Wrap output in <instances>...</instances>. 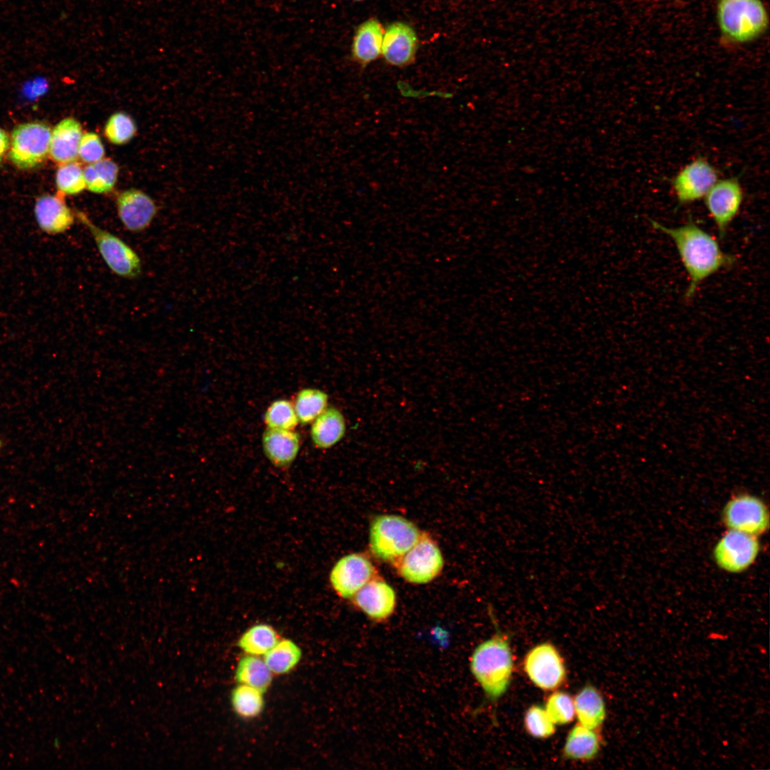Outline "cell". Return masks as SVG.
<instances>
[{
	"instance_id": "6da1fadb",
	"label": "cell",
	"mask_w": 770,
	"mask_h": 770,
	"mask_svg": "<svg viewBox=\"0 0 770 770\" xmlns=\"http://www.w3.org/2000/svg\"><path fill=\"white\" fill-rule=\"evenodd\" d=\"M652 227L669 236L674 242L685 268L689 283L685 297H693L698 286L718 271L729 267L736 257L722 250L718 240L692 219L678 227H667L650 220Z\"/></svg>"
},
{
	"instance_id": "7a4b0ae2",
	"label": "cell",
	"mask_w": 770,
	"mask_h": 770,
	"mask_svg": "<svg viewBox=\"0 0 770 770\" xmlns=\"http://www.w3.org/2000/svg\"><path fill=\"white\" fill-rule=\"evenodd\" d=\"M471 672L491 700L507 690L513 674V660L508 641L497 634L474 650L471 658Z\"/></svg>"
},
{
	"instance_id": "3957f363",
	"label": "cell",
	"mask_w": 770,
	"mask_h": 770,
	"mask_svg": "<svg viewBox=\"0 0 770 770\" xmlns=\"http://www.w3.org/2000/svg\"><path fill=\"white\" fill-rule=\"evenodd\" d=\"M717 17L722 34L734 43L751 41L769 26L768 14L761 0H719Z\"/></svg>"
},
{
	"instance_id": "277c9868",
	"label": "cell",
	"mask_w": 770,
	"mask_h": 770,
	"mask_svg": "<svg viewBox=\"0 0 770 770\" xmlns=\"http://www.w3.org/2000/svg\"><path fill=\"white\" fill-rule=\"evenodd\" d=\"M421 533L414 523L404 517L380 515L371 523L370 549L378 558L394 564L418 541Z\"/></svg>"
},
{
	"instance_id": "5b68a950",
	"label": "cell",
	"mask_w": 770,
	"mask_h": 770,
	"mask_svg": "<svg viewBox=\"0 0 770 770\" xmlns=\"http://www.w3.org/2000/svg\"><path fill=\"white\" fill-rule=\"evenodd\" d=\"M76 217L91 234L104 262L114 274L127 279L136 278L140 274L141 260L131 247L95 225L85 214L78 212Z\"/></svg>"
},
{
	"instance_id": "8992f818",
	"label": "cell",
	"mask_w": 770,
	"mask_h": 770,
	"mask_svg": "<svg viewBox=\"0 0 770 770\" xmlns=\"http://www.w3.org/2000/svg\"><path fill=\"white\" fill-rule=\"evenodd\" d=\"M443 558L436 542L422 532L418 541L396 563L398 574L413 584L428 583L439 575Z\"/></svg>"
},
{
	"instance_id": "52a82bcc",
	"label": "cell",
	"mask_w": 770,
	"mask_h": 770,
	"mask_svg": "<svg viewBox=\"0 0 770 770\" xmlns=\"http://www.w3.org/2000/svg\"><path fill=\"white\" fill-rule=\"evenodd\" d=\"M51 135V128L42 122L32 121L17 125L11 134L9 159L23 170L41 165L49 153Z\"/></svg>"
},
{
	"instance_id": "ba28073f",
	"label": "cell",
	"mask_w": 770,
	"mask_h": 770,
	"mask_svg": "<svg viewBox=\"0 0 770 770\" xmlns=\"http://www.w3.org/2000/svg\"><path fill=\"white\" fill-rule=\"evenodd\" d=\"M722 519L729 530L759 536L769 528V512L758 497L741 494L731 498L724 505Z\"/></svg>"
},
{
	"instance_id": "9c48e42d",
	"label": "cell",
	"mask_w": 770,
	"mask_h": 770,
	"mask_svg": "<svg viewBox=\"0 0 770 770\" xmlns=\"http://www.w3.org/2000/svg\"><path fill=\"white\" fill-rule=\"evenodd\" d=\"M760 550L757 536L729 530L717 543L713 557L722 570L739 573L747 570L756 560Z\"/></svg>"
},
{
	"instance_id": "30bf717a",
	"label": "cell",
	"mask_w": 770,
	"mask_h": 770,
	"mask_svg": "<svg viewBox=\"0 0 770 770\" xmlns=\"http://www.w3.org/2000/svg\"><path fill=\"white\" fill-rule=\"evenodd\" d=\"M524 670L531 682L543 690L558 689L566 677L563 658L550 643L538 645L526 654Z\"/></svg>"
},
{
	"instance_id": "8fae6325",
	"label": "cell",
	"mask_w": 770,
	"mask_h": 770,
	"mask_svg": "<svg viewBox=\"0 0 770 770\" xmlns=\"http://www.w3.org/2000/svg\"><path fill=\"white\" fill-rule=\"evenodd\" d=\"M706 207L722 239L739 213L743 200L742 187L736 178L717 180L704 196Z\"/></svg>"
},
{
	"instance_id": "7c38bea8",
	"label": "cell",
	"mask_w": 770,
	"mask_h": 770,
	"mask_svg": "<svg viewBox=\"0 0 770 770\" xmlns=\"http://www.w3.org/2000/svg\"><path fill=\"white\" fill-rule=\"evenodd\" d=\"M376 575L375 567L364 555L353 553L339 558L329 573V582L335 593L350 599Z\"/></svg>"
},
{
	"instance_id": "4fadbf2b",
	"label": "cell",
	"mask_w": 770,
	"mask_h": 770,
	"mask_svg": "<svg viewBox=\"0 0 770 770\" xmlns=\"http://www.w3.org/2000/svg\"><path fill=\"white\" fill-rule=\"evenodd\" d=\"M718 180V172L705 158L699 157L684 166L672 180V188L679 205H686L704 197Z\"/></svg>"
},
{
	"instance_id": "5bb4252c",
	"label": "cell",
	"mask_w": 770,
	"mask_h": 770,
	"mask_svg": "<svg viewBox=\"0 0 770 770\" xmlns=\"http://www.w3.org/2000/svg\"><path fill=\"white\" fill-rule=\"evenodd\" d=\"M116 207L121 223L131 232L145 230L152 223L158 210L150 195L135 188L123 190L118 195Z\"/></svg>"
},
{
	"instance_id": "9a60e30c",
	"label": "cell",
	"mask_w": 770,
	"mask_h": 770,
	"mask_svg": "<svg viewBox=\"0 0 770 770\" xmlns=\"http://www.w3.org/2000/svg\"><path fill=\"white\" fill-rule=\"evenodd\" d=\"M351 600L359 610L377 622L388 619L393 614L396 604V593L392 587L376 575Z\"/></svg>"
},
{
	"instance_id": "2e32d148",
	"label": "cell",
	"mask_w": 770,
	"mask_h": 770,
	"mask_svg": "<svg viewBox=\"0 0 770 770\" xmlns=\"http://www.w3.org/2000/svg\"><path fill=\"white\" fill-rule=\"evenodd\" d=\"M417 49V36L408 24L396 22L390 24L384 33L381 53L391 65L403 67L414 59Z\"/></svg>"
},
{
	"instance_id": "e0dca14e",
	"label": "cell",
	"mask_w": 770,
	"mask_h": 770,
	"mask_svg": "<svg viewBox=\"0 0 770 770\" xmlns=\"http://www.w3.org/2000/svg\"><path fill=\"white\" fill-rule=\"evenodd\" d=\"M34 215L39 228L50 235L66 232L75 220L73 212L61 193L40 196L35 203Z\"/></svg>"
},
{
	"instance_id": "ac0fdd59",
	"label": "cell",
	"mask_w": 770,
	"mask_h": 770,
	"mask_svg": "<svg viewBox=\"0 0 770 770\" xmlns=\"http://www.w3.org/2000/svg\"><path fill=\"white\" fill-rule=\"evenodd\" d=\"M82 135V126L76 119L68 117L61 120L51 130V159L61 165L76 161Z\"/></svg>"
},
{
	"instance_id": "d6986e66",
	"label": "cell",
	"mask_w": 770,
	"mask_h": 770,
	"mask_svg": "<svg viewBox=\"0 0 770 770\" xmlns=\"http://www.w3.org/2000/svg\"><path fill=\"white\" fill-rule=\"evenodd\" d=\"M264 453L277 468L289 467L295 460L300 448V436L294 430L267 428L262 435Z\"/></svg>"
},
{
	"instance_id": "ffe728a7",
	"label": "cell",
	"mask_w": 770,
	"mask_h": 770,
	"mask_svg": "<svg viewBox=\"0 0 770 770\" xmlns=\"http://www.w3.org/2000/svg\"><path fill=\"white\" fill-rule=\"evenodd\" d=\"M345 419L335 407H327L312 422L310 429L312 441L315 447L327 449L337 444L344 436Z\"/></svg>"
},
{
	"instance_id": "44dd1931",
	"label": "cell",
	"mask_w": 770,
	"mask_h": 770,
	"mask_svg": "<svg viewBox=\"0 0 770 770\" xmlns=\"http://www.w3.org/2000/svg\"><path fill=\"white\" fill-rule=\"evenodd\" d=\"M384 32L380 23L370 19L362 23L356 29L351 46L354 59L361 65H366L376 59L381 53Z\"/></svg>"
},
{
	"instance_id": "7402d4cb",
	"label": "cell",
	"mask_w": 770,
	"mask_h": 770,
	"mask_svg": "<svg viewBox=\"0 0 770 770\" xmlns=\"http://www.w3.org/2000/svg\"><path fill=\"white\" fill-rule=\"evenodd\" d=\"M573 702L579 724L592 729L602 725L606 716L605 704L595 687L585 686L577 693Z\"/></svg>"
},
{
	"instance_id": "603a6c76",
	"label": "cell",
	"mask_w": 770,
	"mask_h": 770,
	"mask_svg": "<svg viewBox=\"0 0 770 770\" xmlns=\"http://www.w3.org/2000/svg\"><path fill=\"white\" fill-rule=\"evenodd\" d=\"M600 743V736L595 729L578 724L568 734L563 754L568 759L589 761L598 754Z\"/></svg>"
},
{
	"instance_id": "cb8c5ba5",
	"label": "cell",
	"mask_w": 770,
	"mask_h": 770,
	"mask_svg": "<svg viewBox=\"0 0 770 770\" xmlns=\"http://www.w3.org/2000/svg\"><path fill=\"white\" fill-rule=\"evenodd\" d=\"M272 672L264 659L258 656L247 654L238 662L235 669V680L265 692L272 682Z\"/></svg>"
},
{
	"instance_id": "d4e9b609",
	"label": "cell",
	"mask_w": 770,
	"mask_h": 770,
	"mask_svg": "<svg viewBox=\"0 0 770 770\" xmlns=\"http://www.w3.org/2000/svg\"><path fill=\"white\" fill-rule=\"evenodd\" d=\"M279 640V635L272 625L258 623L242 634L237 645L247 654L260 656L265 654Z\"/></svg>"
},
{
	"instance_id": "484cf974",
	"label": "cell",
	"mask_w": 770,
	"mask_h": 770,
	"mask_svg": "<svg viewBox=\"0 0 770 770\" xmlns=\"http://www.w3.org/2000/svg\"><path fill=\"white\" fill-rule=\"evenodd\" d=\"M118 173V165L109 158L88 164L83 169L86 188L96 194L111 192L116 184Z\"/></svg>"
},
{
	"instance_id": "4316f807",
	"label": "cell",
	"mask_w": 770,
	"mask_h": 770,
	"mask_svg": "<svg viewBox=\"0 0 770 770\" xmlns=\"http://www.w3.org/2000/svg\"><path fill=\"white\" fill-rule=\"evenodd\" d=\"M264 656V661L274 674H284L292 671L300 662L302 656L299 646L289 639L279 640Z\"/></svg>"
},
{
	"instance_id": "83f0119b",
	"label": "cell",
	"mask_w": 770,
	"mask_h": 770,
	"mask_svg": "<svg viewBox=\"0 0 770 770\" xmlns=\"http://www.w3.org/2000/svg\"><path fill=\"white\" fill-rule=\"evenodd\" d=\"M328 395L314 388H305L297 392L293 404L299 423H312L327 407Z\"/></svg>"
},
{
	"instance_id": "f1b7e54d",
	"label": "cell",
	"mask_w": 770,
	"mask_h": 770,
	"mask_svg": "<svg viewBox=\"0 0 770 770\" xmlns=\"http://www.w3.org/2000/svg\"><path fill=\"white\" fill-rule=\"evenodd\" d=\"M264 692L252 687L239 684L235 687L230 696V702L234 712L244 719H252L259 716L265 707Z\"/></svg>"
},
{
	"instance_id": "f546056e",
	"label": "cell",
	"mask_w": 770,
	"mask_h": 770,
	"mask_svg": "<svg viewBox=\"0 0 770 770\" xmlns=\"http://www.w3.org/2000/svg\"><path fill=\"white\" fill-rule=\"evenodd\" d=\"M137 133L136 123L123 111L113 113L104 126V135L112 144L121 145L130 142Z\"/></svg>"
},
{
	"instance_id": "4dcf8cb0",
	"label": "cell",
	"mask_w": 770,
	"mask_h": 770,
	"mask_svg": "<svg viewBox=\"0 0 770 770\" xmlns=\"http://www.w3.org/2000/svg\"><path fill=\"white\" fill-rule=\"evenodd\" d=\"M264 422L269 428L294 430L299 420L293 404L280 399L273 401L264 414Z\"/></svg>"
},
{
	"instance_id": "1f68e13d",
	"label": "cell",
	"mask_w": 770,
	"mask_h": 770,
	"mask_svg": "<svg viewBox=\"0 0 770 770\" xmlns=\"http://www.w3.org/2000/svg\"><path fill=\"white\" fill-rule=\"evenodd\" d=\"M56 185L63 195H77L83 191L86 185L81 165L76 161L61 165L56 171Z\"/></svg>"
},
{
	"instance_id": "d6a6232c",
	"label": "cell",
	"mask_w": 770,
	"mask_h": 770,
	"mask_svg": "<svg viewBox=\"0 0 770 770\" xmlns=\"http://www.w3.org/2000/svg\"><path fill=\"white\" fill-rule=\"evenodd\" d=\"M545 709L555 724H567L575 716L573 699L563 692L551 694L546 701Z\"/></svg>"
},
{
	"instance_id": "836d02e7",
	"label": "cell",
	"mask_w": 770,
	"mask_h": 770,
	"mask_svg": "<svg viewBox=\"0 0 770 770\" xmlns=\"http://www.w3.org/2000/svg\"><path fill=\"white\" fill-rule=\"evenodd\" d=\"M524 725L528 733L533 737L545 739L555 731V724L550 719L545 707L531 706L525 712Z\"/></svg>"
},
{
	"instance_id": "e575fe53",
	"label": "cell",
	"mask_w": 770,
	"mask_h": 770,
	"mask_svg": "<svg viewBox=\"0 0 770 770\" xmlns=\"http://www.w3.org/2000/svg\"><path fill=\"white\" fill-rule=\"evenodd\" d=\"M105 148L98 134L88 132L83 134L78 148V156L87 164L95 163L104 158Z\"/></svg>"
},
{
	"instance_id": "d590c367",
	"label": "cell",
	"mask_w": 770,
	"mask_h": 770,
	"mask_svg": "<svg viewBox=\"0 0 770 770\" xmlns=\"http://www.w3.org/2000/svg\"><path fill=\"white\" fill-rule=\"evenodd\" d=\"M9 145V140L6 133L0 128V163L2 161Z\"/></svg>"
}]
</instances>
